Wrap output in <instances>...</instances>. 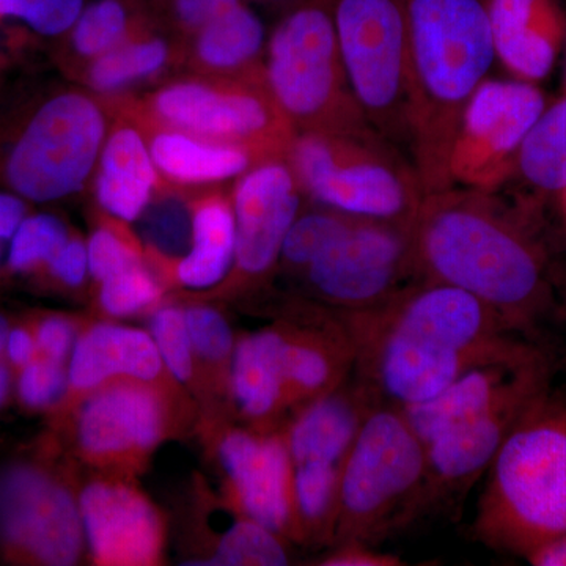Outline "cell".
Returning a JSON list of instances; mask_svg holds the SVG:
<instances>
[{
    "label": "cell",
    "mask_w": 566,
    "mask_h": 566,
    "mask_svg": "<svg viewBox=\"0 0 566 566\" xmlns=\"http://www.w3.org/2000/svg\"><path fill=\"white\" fill-rule=\"evenodd\" d=\"M335 316L352 340L356 378L398 408L431 400L465 371L532 348L494 308L442 283L415 282L378 307Z\"/></svg>",
    "instance_id": "obj_1"
},
{
    "label": "cell",
    "mask_w": 566,
    "mask_h": 566,
    "mask_svg": "<svg viewBox=\"0 0 566 566\" xmlns=\"http://www.w3.org/2000/svg\"><path fill=\"white\" fill-rule=\"evenodd\" d=\"M411 234L419 281L463 290L517 329L545 308L542 252L490 191L452 186L424 193Z\"/></svg>",
    "instance_id": "obj_2"
},
{
    "label": "cell",
    "mask_w": 566,
    "mask_h": 566,
    "mask_svg": "<svg viewBox=\"0 0 566 566\" xmlns=\"http://www.w3.org/2000/svg\"><path fill=\"white\" fill-rule=\"evenodd\" d=\"M408 150L424 193L452 188L461 118L495 59L485 0H406Z\"/></svg>",
    "instance_id": "obj_3"
},
{
    "label": "cell",
    "mask_w": 566,
    "mask_h": 566,
    "mask_svg": "<svg viewBox=\"0 0 566 566\" xmlns=\"http://www.w3.org/2000/svg\"><path fill=\"white\" fill-rule=\"evenodd\" d=\"M486 472L475 520L486 546L528 557L566 534V405L528 406Z\"/></svg>",
    "instance_id": "obj_4"
},
{
    "label": "cell",
    "mask_w": 566,
    "mask_h": 566,
    "mask_svg": "<svg viewBox=\"0 0 566 566\" xmlns=\"http://www.w3.org/2000/svg\"><path fill=\"white\" fill-rule=\"evenodd\" d=\"M266 51L268 87L294 132H375L346 74L335 33L334 0H304L286 11Z\"/></svg>",
    "instance_id": "obj_5"
},
{
    "label": "cell",
    "mask_w": 566,
    "mask_h": 566,
    "mask_svg": "<svg viewBox=\"0 0 566 566\" xmlns=\"http://www.w3.org/2000/svg\"><path fill=\"white\" fill-rule=\"evenodd\" d=\"M106 142V117L84 93L61 92L0 122V189L50 203L84 188Z\"/></svg>",
    "instance_id": "obj_6"
},
{
    "label": "cell",
    "mask_w": 566,
    "mask_h": 566,
    "mask_svg": "<svg viewBox=\"0 0 566 566\" xmlns=\"http://www.w3.org/2000/svg\"><path fill=\"white\" fill-rule=\"evenodd\" d=\"M286 159L316 203L354 218L412 222L424 197L411 159L376 132L296 134Z\"/></svg>",
    "instance_id": "obj_7"
},
{
    "label": "cell",
    "mask_w": 566,
    "mask_h": 566,
    "mask_svg": "<svg viewBox=\"0 0 566 566\" xmlns=\"http://www.w3.org/2000/svg\"><path fill=\"white\" fill-rule=\"evenodd\" d=\"M424 480L422 439L401 408L379 401L342 464L335 545L376 542L416 505Z\"/></svg>",
    "instance_id": "obj_8"
},
{
    "label": "cell",
    "mask_w": 566,
    "mask_h": 566,
    "mask_svg": "<svg viewBox=\"0 0 566 566\" xmlns=\"http://www.w3.org/2000/svg\"><path fill=\"white\" fill-rule=\"evenodd\" d=\"M349 84L376 133L408 148L409 24L406 0H334Z\"/></svg>",
    "instance_id": "obj_9"
},
{
    "label": "cell",
    "mask_w": 566,
    "mask_h": 566,
    "mask_svg": "<svg viewBox=\"0 0 566 566\" xmlns=\"http://www.w3.org/2000/svg\"><path fill=\"white\" fill-rule=\"evenodd\" d=\"M148 109L174 132L240 145L262 163L289 158L297 134L271 95L264 69L232 80L174 82L151 96Z\"/></svg>",
    "instance_id": "obj_10"
},
{
    "label": "cell",
    "mask_w": 566,
    "mask_h": 566,
    "mask_svg": "<svg viewBox=\"0 0 566 566\" xmlns=\"http://www.w3.org/2000/svg\"><path fill=\"white\" fill-rule=\"evenodd\" d=\"M411 229L412 222L356 218L301 277L334 315L378 307L419 282Z\"/></svg>",
    "instance_id": "obj_11"
},
{
    "label": "cell",
    "mask_w": 566,
    "mask_h": 566,
    "mask_svg": "<svg viewBox=\"0 0 566 566\" xmlns=\"http://www.w3.org/2000/svg\"><path fill=\"white\" fill-rule=\"evenodd\" d=\"M84 535L80 502L51 469L21 461L0 472V549L7 560L74 565Z\"/></svg>",
    "instance_id": "obj_12"
},
{
    "label": "cell",
    "mask_w": 566,
    "mask_h": 566,
    "mask_svg": "<svg viewBox=\"0 0 566 566\" xmlns=\"http://www.w3.org/2000/svg\"><path fill=\"white\" fill-rule=\"evenodd\" d=\"M545 109V96L532 82H483L465 106L453 142L452 185L490 192L504 185L516 174L521 145Z\"/></svg>",
    "instance_id": "obj_13"
},
{
    "label": "cell",
    "mask_w": 566,
    "mask_h": 566,
    "mask_svg": "<svg viewBox=\"0 0 566 566\" xmlns=\"http://www.w3.org/2000/svg\"><path fill=\"white\" fill-rule=\"evenodd\" d=\"M547 375L545 356L532 346L509 359L472 368L431 400L401 408V411L427 444L465 420L543 397Z\"/></svg>",
    "instance_id": "obj_14"
},
{
    "label": "cell",
    "mask_w": 566,
    "mask_h": 566,
    "mask_svg": "<svg viewBox=\"0 0 566 566\" xmlns=\"http://www.w3.org/2000/svg\"><path fill=\"white\" fill-rule=\"evenodd\" d=\"M303 193L289 159L255 164L241 175L233 196V266L241 282L260 281L279 263L286 233L303 211Z\"/></svg>",
    "instance_id": "obj_15"
},
{
    "label": "cell",
    "mask_w": 566,
    "mask_h": 566,
    "mask_svg": "<svg viewBox=\"0 0 566 566\" xmlns=\"http://www.w3.org/2000/svg\"><path fill=\"white\" fill-rule=\"evenodd\" d=\"M167 409L148 382L114 379L88 394L77 412V442L91 460L115 461L150 452L161 441Z\"/></svg>",
    "instance_id": "obj_16"
},
{
    "label": "cell",
    "mask_w": 566,
    "mask_h": 566,
    "mask_svg": "<svg viewBox=\"0 0 566 566\" xmlns=\"http://www.w3.org/2000/svg\"><path fill=\"white\" fill-rule=\"evenodd\" d=\"M219 457L243 515L275 534L296 535L294 465L285 436L229 431Z\"/></svg>",
    "instance_id": "obj_17"
},
{
    "label": "cell",
    "mask_w": 566,
    "mask_h": 566,
    "mask_svg": "<svg viewBox=\"0 0 566 566\" xmlns=\"http://www.w3.org/2000/svg\"><path fill=\"white\" fill-rule=\"evenodd\" d=\"M77 502L96 564L148 566L161 558V515L139 491L123 483L95 482L85 486Z\"/></svg>",
    "instance_id": "obj_18"
},
{
    "label": "cell",
    "mask_w": 566,
    "mask_h": 566,
    "mask_svg": "<svg viewBox=\"0 0 566 566\" xmlns=\"http://www.w3.org/2000/svg\"><path fill=\"white\" fill-rule=\"evenodd\" d=\"M163 357L148 335L118 324H96L77 337L69 363V390L57 409L73 406L74 398L91 394L114 379L156 381Z\"/></svg>",
    "instance_id": "obj_19"
},
{
    "label": "cell",
    "mask_w": 566,
    "mask_h": 566,
    "mask_svg": "<svg viewBox=\"0 0 566 566\" xmlns=\"http://www.w3.org/2000/svg\"><path fill=\"white\" fill-rule=\"evenodd\" d=\"M495 59L515 80H545L565 35L557 0H485Z\"/></svg>",
    "instance_id": "obj_20"
},
{
    "label": "cell",
    "mask_w": 566,
    "mask_h": 566,
    "mask_svg": "<svg viewBox=\"0 0 566 566\" xmlns=\"http://www.w3.org/2000/svg\"><path fill=\"white\" fill-rule=\"evenodd\" d=\"M378 398L359 379L301 406L285 436L293 465L322 461L344 464L354 439Z\"/></svg>",
    "instance_id": "obj_21"
},
{
    "label": "cell",
    "mask_w": 566,
    "mask_h": 566,
    "mask_svg": "<svg viewBox=\"0 0 566 566\" xmlns=\"http://www.w3.org/2000/svg\"><path fill=\"white\" fill-rule=\"evenodd\" d=\"M536 400L504 406L497 411L465 420L427 442L423 491L453 493L474 483L488 471L506 436Z\"/></svg>",
    "instance_id": "obj_22"
},
{
    "label": "cell",
    "mask_w": 566,
    "mask_h": 566,
    "mask_svg": "<svg viewBox=\"0 0 566 566\" xmlns=\"http://www.w3.org/2000/svg\"><path fill=\"white\" fill-rule=\"evenodd\" d=\"M285 327L245 335L230 364L229 386L234 403L260 430L292 408L285 374Z\"/></svg>",
    "instance_id": "obj_23"
},
{
    "label": "cell",
    "mask_w": 566,
    "mask_h": 566,
    "mask_svg": "<svg viewBox=\"0 0 566 566\" xmlns=\"http://www.w3.org/2000/svg\"><path fill=\"white\" fill-rule=\"evenodd\" d=\"M285 374L290 403L303 406L337 389L354 371V349L344 323L318 329L285 327Z\"/></svg>",
    "instance_id": "obj_24"
},
{
    "label": "cell",
    "mask_w": 566,
    "mask_h": 566,
    "mask_svg": "<svg viewBox=\"0 0 566 566\" xmlns=\"http://www.w3.org/2000/svg\"><path fill=\"white\" fill-rule=\"evenodd\" d=\"M98 161L96 197L99 205L120 221H137L150 203L158 182L150 147L137 129L120 126L104 142Z\"/></svg>",
    "instance_id": "obj_25"
},
{
    "label": "cell",
    "mask_w": 566,
    "mask_h": 566,
    "mask_svg": "<svg viewBox=\"0 0 566 566\" xmlns=\"http://www.w3.org/2000/svg\"><path fill=\"white\" fill-rule=\"evenodd\" d=\"M148 147L156 169L170 180L185 185L227 180L262 163L249 148L174 129L156 134Z\"/></svg>",
    "instance_id": "obj_26"
},
{
    "label": "cell",
    "mask_w": 566,
    "mask_h": 566,
    "mask_svg": "<svg viewBox=\"0 0 566 566\" xmlns=\"http://www.w3.org/2000/svg\"><path fill=\"white\" fill-rule=\"evenodd\" d=\"M237 222L222 197H207L193 207L192 245L178 263V281L189 289H208L223 281L234 264Z\"/></svg>",
    "instance_id": "obj_27"
},
{
    "label": "cell",
    "mask_w": 566,
    "mask_h": 566,
    "mask_svg": "<svg viewBox=\"0 0 566 566\" xmlns=\"http://www.w3.org/2000/svg\"><path fill=\"white\" fill-rule=\"evenodd\" d=\"M264 46L263 22L249 2L238 3L193 35L199 65L229 76L264 69L260 66Z\"/></svg>",
    "instance_id": "obj_28"
},
{
    "label": "cell",
    "mask_w": 566,
    "mask_h": 566,
    "mask_svg": "<svg viewBox=\"0 0 566 566\" xmlns=\"http://www.w3.org/2000/svg\"><path fill=\"white\" fill-rule=\"evenodd\" d=\"M516 172L539 191L566 189V96L546 107L521 145Z\"/></svg>",
    "instance_id": "obj_29"
},
{
    "label": "cell",
    "mask_w": 566,
    "mask_h": 566,
    "mask_svg": "<svg viewBox=\"0 0 566 566\" xmlns=\"http://www.w3.org/2000/svg\"><path fill=\"white\" fill-rule=\"evenodd\" d=\"M342 464L308 461L294 465L296 535L335 542Z\"/></svg>",
    "instance_id": "obj_30"
},
{
    "label": "cell",
    "mask_w": 566,
    "mask_h": 566,
    "mask_svg": "<svg viewBox=\"0 0 566 566\" xmlns=\"http://www.w3.org/2000/svg\"><path fill=\"white\" fill-rule=\"evenodd\" d=\"M144 14L137 0H93L85 3L69 32L71 50L95 61L140 33Z\"/></svg>",
    "instance_id": "obj_31"
},
{
    "label": "cell",
    "mask_w": 566,
    "mask_h": 566,
    "mask_svg": "<svg viewBox=\"0 0 566 566\" xmlns=\"http://www.w3.org/2000/svg\"><path fill=\"white\" fill-rule=\"evenodd\" d=\"M170 48L158 36L137 35L92 61L88 84L98 92H117L150 77L169 61Z\"/></svg>",
    "instance_id": "obj_32"
},
{
    "label": "cell",
    "mask_w": 566,
    "mask_h": 566,
    "mask_svg": "<svg viewBox=\"0 0 566 566\" xmlns=\"http://www.w3.org/2000/svg\"><path fill=\"white\" fill-rule=\"evenodd\" d=\"M354 219V216L323 205L314 210L301 211L283 241L279 263L286 273L301 277Z\"/></svg>",
    "instance_id": "obj_33"
},
{
    "label": "cell",
    "mask_w": 566,
    "mask_h": 566,
    "mask_svg": "<svg viewBox=\"0 0 566 566\" xmlns=\"http://www.w3.org/2000/svg\"><path fill=\"white\" fill-rule=\"evenodd\" d=\"M140 233L156 255L178 260L188 255L192 245L193 208L177 193H163L151 199L140 218Z\"/></svg>",
    "instance_id": "obj_34"
},
{
    "label": "cell",
    "mask_w": 566,
    "mask_h": 566,
    "mask_svg": "<svg viewBox=\"0 0 566 566\" xmlns=\"http://www.w3.org/2000/svg\"><path fill=\"white\" fill-rule=\"evenodd\" d=\"M69 237L61 219L44 212H31L10 240L3 271L17 275L39 274Z\"/></svg>",
    "instance_id": "obj_35"
},
{
    "label": "cell",
    "mask_w": 566,
    "mask_h": 566,
    "mask_svg": "<svg viewBox=\"0 0 566 566\" xmlns=\"http://www.w3.org/2000/svg\"><path fill=\"white\" fill-rule=\"evenodd\" d=\"M289 564L281 536L251 517L234 523L216 547L207 565L212 566H282Z\"/></svg>",
    "instance_id": "obj_36"
},
{
    "label": "cell",
    "mask_w": 566,
    "mask_h": 566,
    "mask_svg": "<svg viewBox=\"0 0 566 566\" xmlns=\"http://www.w3.org/2000/svg\"><path fill=\"white\" fill-rule=\"evenodd\" d=\"M69 390L66 363L39 354L31 364L14 375V395L29 411L57 409Z\"/></svg>",
    "instance_id": "obj_37"
},
{
    "label": "cell",
    "mask_w": 566,
    "mask_h": 566,
    "mask_svg": "<svg viewBox=\"0 0 566 566\" xmlns=\"http://www.w3.org/2000/svg\"><path fill=\"white\" fill-rule=\"evenodd\" d=\"M84 6L85 0H0V24L17 21L41 36H61Z\"/></svg>",
    "instance_id": "obj_38"
},
{
    "label": "cell",
    "mask_w": 566,
    "mask_h": 566,
    "mask_svg": "<svg viewBox=\"0 0 566 566\" xmlns=\"http://www.w3.org/2000/svg\"><path fill=\"white\" fill-rule=\"evenodd\" d=\"M151 337L170 375L180 382L191 381L196 353L185 311L174 305L158 308L151 318Z\"/></svg>",
    "instance_id": "obj_39"
},
{
    "label": "cell",
    "mask_w": 566,
    "mask_h": 566,
    "mask_svg": "<svg viewBox=\"0 0 566 566\" xmlns=\"http://www.w3.org/2000/svg\"><path fill=\"white\" fill-rule=\"evenodd\" d=\"M161 285L144 264L128 268L102 282L99 301L102 307L112 316H128L151 307L161 297Z\"/></svg>",
    "instance_id": "obj_40"
},
{
    "label": "cell",
    "mask_w": 566,
    "mask_h": 566,
    "mask_svg": "<svg viewBox=\"0 0 566 566\" xmlns=\"http://www.w3.org/2000/svg\"><path fill=\"white\" fill-rule=\"evenodd\" d=\"M189 337L193 353L216 370H229L232 364L234 342L232 329L226 318L214 308L193 305L186 308Z\"/></svg>",
    "instance_id": "obj_41"
},
{
    "label": "cell",
    "mask_w": 566,
    "mask_h": 566,
    "mask_svg": "<svg viewBox=\"0 0 566 566\" xmlns=\"http://www.w3.org/2000/svg\"><path fill=\"white\" fill-rule=\"evenodd\" d=\"M87 255L88 273L99 283L128 268L142 264L136 244L111 227H102L92 234L87 244Z\"/></svg>",
    "instance_id": "obj_42"
},
{
    "label": "cell",
    "mask_w": 566,
    "mask_h": 566,
    "mask_svg": "<svg viewBox=\"0 0 566 566\" xmlns=\"http://www.w3.org/2000/svg\"><path fill=\"white\" fill-rule=\"evenodd\" d=\"M88 271L87 245L77 237H69L62 248L52 255L35 277L41 282L76 289L84 282Z\"/></svg>",
    "instance_id": "obj_43"
},
{
    "label": "cell",
    "mask_w": 566,
    "mask_h": 566,
    "mask_svg": "<svg viewBox=\"0 0 566 566\" xmlns=\"http://www.w3.org/2000/svg\"><path fill=\"white\" fill-rule=\"evenodd\" d=\"M41 356L66 363L76 344V327L69 316L41 314L31 316Z\"/></svg>",
    "instance_id": "obj_44"
},
{
    "label": "cell",
    "mask_w": 566,
    "mask_h": 566,
    "mask_svg": "<svg viewBox=\"0 0 566 566\" xmlns=\"http://www.w3.org/2000/svg\"><path fill=\"white\" fill-rule=\"evenodd\" d=\"M241 2L248 0H167V14L178 31L193 36Z\"/></svg>",
    "instance_id": "obj_45"
},
{
    "label": "cell",
    "mask_w": 566,
    "mask_h": 566,
    "mask_svg": "<svg viewBox=\"0 0 566 566\" xmlns=\"http://www.w3.org/2000/svg\"><path fill=\"white\" fill-rule=\"evenodd\" d=\"M39 354V345H36L31 319H24L17 324L11 323L3 359L9 363L14 375L25 365L31 364Z\"/></svg>",
    "instance_id": "obj_46"
},
{
    "label": "cell",
    "mask_w": 566,
    "mask_h": 566,
    "mask_svg": "<svg viewBox=\"0 0 566 566\" xmlns=\"http://www.w3.org/2000/svg\"><path fill=\"white\" fill-rule=\"evenodd\" d=\"M323 564L327 566H397L401 565V560L389 554L376 553L364 543H342Z\"/></svg>",
    "instance_id": "obj_47"
},
{
    "label": "cell",
    "mask_w": 566,
    "mask_h": 566,
    "mask_svg": "<svg viewBox=\"0 0 566 566\" xmlns=\"http://www.w3.org/2000/svg\"><path fill=\"white\" fill-rule=\"evenodd\" d=\"M31 214L28 200L0 189V244L10 243L22 221Z\"/></svg>",
    "instance_id": "obj_48"
},
{
    "label": "cell",
    "mask_w": 566,
    "mask_h": 566,
    "mask_svg": "<svg viewBox=\"0 0 566 566\" xmlns=\"http://www.w3.org/2000/svg\"><path fill=\"white\" fill-rule=\"evenodd\" d=\"M527 558L538 566H566V534L551 539Z\"/></svg>",
    "instance_id": "obj_49"
},
{
    "label": "cell",
    "mask_w": 566,
    "mask_h": 566,
    "mask_svg": "<svg viewBox=\"0 0 566 566\" xmlns=\"http://www.w3.org/2000/svg\"><path fill=\"white\" fill-rule=\"evenodd\" d=\"M14 394V371L9 363L0 357V411L9 403L11 395Z\"/></svg>",
    "instance_id": "obj_50"
},
{
    "label": "cell",
    "mask_w": 566,
    "mask_h": 566,
    "mask_svg": "<svg viewBox=\"0 0 566 566\" xmlns=\"http://www.w3.org/2000/svg\"><path fill=\"white\" fill-rule=\"evenodd\" d=\"M11 322L9 316H6L0 312V357H3L6 352L7 337H9Z\"/></svg>",
    "instance_id": "obj_51"
},
{
    "label": "cell",
    "mask_w": 566,
    "mask_h": 566,
    "mask_svg": "<svg viewBox=\"0 0 566 566\" xmlns=\"http://www.w3.org/2000/svg\"><path fill=\"white\" fill-rule=\"evenodd\" d=\"M303 2L304 0H264V3H268V6L285 11L292 10L294 7H297Z\"/></svg>",
    "instance_id": "obj_52"
},
{
    "label": "cell",
    "mask_w": 566,
    "mask_h": 566,
    "mask_svg": "<svg viewBox=\"0 0 566 566\" xmlns=\"http://www.w3.org/2000/svg\"><path fill=\"white\" fill-rule=\"evenodd\" d=\"M249 3H253V2H260V3H264V0H248Z\"/></svg>",
    "instance_id": "obj_53"
},
{
    "label": "cell",
    "mask_w": 566,
    "mask_h": 566,
    "mask_svg": "<svg viewBox=\"0 0 566 566\" xmlns=\"http://www.w3.org/2000/svg\"><path fill=\"white\" fill-rule=\"evenodd\" d=\"M0 264H2V244H0Z\"/></svg>",
    "instance_id": "obj_54"
},
{
    "label": "cell",
    "mask_w": 566,
    "mask_h": 566,
    "mask_svg": "<svg viewBox=\"0 0 566 566\" xmlns=\"http://www.w3.org/2000/svg\"><path fill=\"white\" fill-rule=\"evenodd\" d=\"M564 200H565V210H566V189L564 191Z\"/></svg>",
    "instance_id": "obj_55"
}]
</instances>
